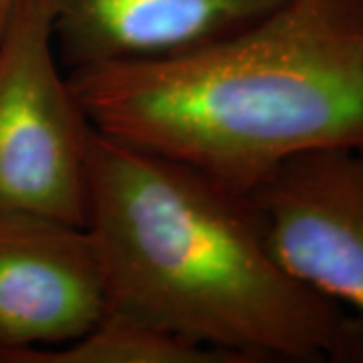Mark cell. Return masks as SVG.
Instances as JSON below:
<instances>
[{
    "instance_id": "6da1fadb",
    "label": "cell",
    "mask_w": 363,
    "mask_h": 363,
    "mask_svg": "<svg viewBox=\"0 0 363 363\" xmlns=\"http://www.w3.org/2000/svg\"><path fill=\"white\" fill-rule=\"evenodd\" d=\"M87 226L109 311L236 363H363V319L277 262L250 196L93 128Z\"/></svg>"
},
{
    "instance_id": "7a4b0ae2",
    "label": "cell",
    "mask_w": 363,
    "mask_h": 363,
    "mask_svg": "<svg viewBox=\"0 0 363 363\" xmlns=\"http://www.w3.org/2000/svg\"><path fill=\"white\" fill-rule=\"evenodd\" d=\"M67 77L97 131L248 194L291 157L363 147V0H283L194 49Z\"/></svg>"
},
{
    "instance_id": "3957f363",
    "label": "cell",
    "mask_w": 363,
    "mask_h": 363,
    "mask_svg": "<svg viewBox=\"0 0 363 363\" xmlns=\"http://www.w3.org/2000/svg\"><path fill=\"white\" fill-rule=\"evenodd\" d=\"M93 125L63 73L49 0H14L0 35V212L87 224Z\"/></svg>"
},
{
    "instance_id": "277c9868",
    "label": "cell",
    "mask_w": 363,
    "mask_h": 363,
    "mask_svg": "<svg viewBox=\"0 0 363 363\" xmlns=\"http://www.w3.org/2000/svg\"><path fill=\"white\" fill-rule=\"evenodd\" d=\"M248 196L277 262L363 319V147L291 157Z\"/></svg>"
},
{
    "instance_id": "5b68a950",
    "label": "cell",
    "mask_w": 363,
    "mask_h": 363,
    "mask_svg": "<svg viewBox=\"0 0 363 363\" xmlns=\"http://www.w3.org/2000/svg\"><path fill=\"white\" fill-rule=\"evenodd\" d=\"M107 311L104 259L87 224L0 212V363L67 345Z\"/></svg>"
},
{
    "instance_id": "8992f818",
    "label": "cell",
    "mask_w": 363,
    "mask_h": 363,
    "mask_svg": "<svg viewBox=\"0 0 363 363\" xmlns=\"http://www.w3.org/2000/svg\"><path fill=\"white\" fill-rule=\"evenodd\" d=\"M65 69L156 59L222 39L283 0H49Z\"/></svg>"
},
{
    "instance_id": "52a82bcc",
    "label": "cell",
    "mask_w": 363,
    "mask_h": 363,
    "mask_svg": "<svg viewBox=\"0 0 363 363\" xmlns=\"http://www.w3.org/2000/svg\"><path fill=\"white\" fill-rule=\"evenodd\" d=\"M13 363H236L226 353L178 337L130 315L107 311L75 341L21 351Z\"/></svg>"
},
{
    "instance_id": "ba28073f",
    "label": "cell",
    "mask_w": 363,
    "mask_h": 363,
    "mask_svg": "<svg viewBox=\"0 0 363 363\" xmlns=\"http://www.w3.org/2000/svg\"><path fill=\"white\" fill-rule=\"evenodd\" d=\"M14 0H0V35L4 30V25L9 21V14H11V9H13Z\"/></svg>"
}]
</instances>
